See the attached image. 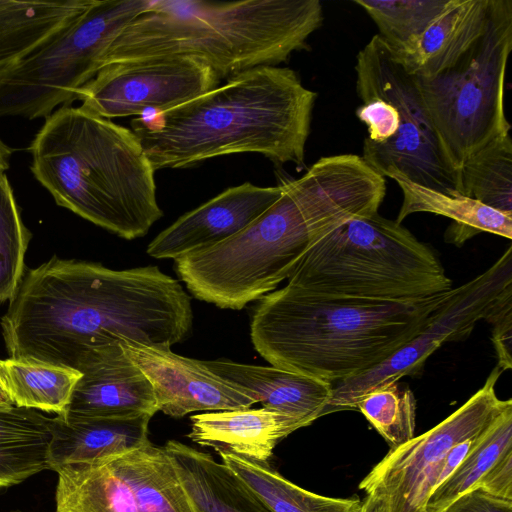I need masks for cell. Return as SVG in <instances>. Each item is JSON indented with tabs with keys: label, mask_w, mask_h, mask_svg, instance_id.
I'll return each instance as SVG.
<instances>
[{
	"label": "cell",
	"mask_w": 512,
	"mask_h": 512,
	"mask_svg": "<svg viewBox=\"0 0 512 512\" xmlns=\"http://www.w3.org/2000/svg\"><path fill=\"white\" fill-rule=\"evenodd\" d=\"M192 322L189 295L157 266L114 270L54 256L25 269L0 324L9 358L81 372L122 342L171 348Z\"/></svg>",
	"instance_id": "1"
},
{
	"label": "cell",
	"mask_w": 512,
	"mask_h": 512,
	"mask_svg": "<svg viewBox=\"0 0 512 512\" xmlns=\"http://www.w3.org/2000/svg\"><path fill=\"white\" fill-rule=\"evenodd\" d=\"M317 93L288 67L260 66L152 118L131 122L153 169L257 153L302 167Z\"/></svg>",
	"instance_id": "2"
},
{
	"label": "cell",
	"mask_w": 512,
	"mask_h": 512,
	"mask_svg": "<svg viewBox=\"0 0 512 512\" xmlns=\"http://www.w3.org/2000/svg\"><path fill=\"white\" fill-rule=\"evenodd\" d=\"M449 291L393 302L287 284L261 297L252 314L251 341L272 366L337 384L378 366L410 341Z\"/></svg>",
	"instance_id": "3"
},
{
	"label": "cell",
	"mask_w": 512,
	"mask_h": 512,
	"mask_svg": "<svg viewBox=\"0 0 512 512\" xmlns=\"http://www.w3.org/2000/svg\"><path fill=\"white\" fill-rule=\"evenodd\" d=\"M323 20L319 0H156L119 32L103 66L184 56L204 62L220 80L228 79L288 61L307 49Z\"/></svg>",
	"instance_id": "4"
},
{
	"label": "cell",
	"mask_w": 512,
	"mask_h": 512,
	"mask_svg": "<svg viewBox=\"0 0 512 512\" xmlns=\"http://www.w3.org/2000/svg\"><path fill=\"white\" fill-rule=\"evenodd\" d=\"M29 150L35 178L59 206L121 238L143 237L163 216L139 140L110 119L62 106Z\"/></svg>",
	"instance_id": "5"
},
{
	"label": "cell",
	"mask_w": 512,
	"mask_h": 512,
	"mask_svg": "<svg viewBox=\"0 0 512 512\" xmlns=\"http://www.w3.org/2000/svg\"><path fill=\"white\" fill-rule=\"evenodd\" d=\"M288 285L325 295L414 301L452 289L429 246L378 212L328 232L305 254Z\"/></svg>",
	"instance_id": "6"
},
{
	"label": "cell",
	"mask_w": 512,
	"mask_h": 512,
	"mask_svg": "<svg viewBox=\"0 0 512 512\" xmlns=\"http://www.w3.org/2000/svg\"><path fill=\"white\" fill-rule=\"evenodd\" d=\"M280 198L245 229L214 246L174 260L191 294L222 309L241 310L289 278L334 224L287 182Z\"/></svg>",
	"instance_id": "7"
},
{
	"label": "cell",
	"mask_w": 512,
	"mask_h": 512,
	"mask_svg": "<svg viewBox=\"0 0 512 512\" xmlns=\"http://www.w3.org/2000/svg\"><path fill=\"white\" fill-rule=\"evenodd\" d=\"M512 50V1L491 0L482 34L450 66L415 76L443 148L459 171L491 141L510 133L504 106Z\"/></svg>",
	"instance_id": "8"
},
{
	"label": "cell",
	"mask_w": 512,
	"mask_h": 512,
	"mask_svg": "<svg viewBox=\"0 0 512 512\" xmlns=\"http://www.w3.org/2000/svg\"><path fill=\"white\" fill-rule=\"evenodd\" d=\"M151 0H96L70 26L34 53L0 72V117H48L103 66L119 32Z\"/></svg>",
	"instance_id": "9"
},
{
	"label": "cell",
	"mask_w": 512,
	"mask_h": 512,
	"mask_svg": "<svg viewBox=\"0 0 512 512\" xmlns=\"http://www.w3.org/2000/svg\"><path fill=\"white\" fill-rule=\"evenodd\" d=\"M359 99L377 97L398 111V130L382 145H363V160L383 177L398 175L413 183L457 196L460 173L450 162L419 92L416 78L376 34L356 56Z\"/></svg>",
	"instance_id": "10"
},
{
	"label": "cell",
	"mask_w": 512,
	"mask_h": 512,
	"mask_svg": "<svg viewBox=\"0 0 512 512\" xmlns=\"http://www.w3.org/2000/svg\"><path fill=\"white\" fill-rule=\"evenodd\" d=\"M57 474V512H196L175 460L149 440Z\"/></svg>",
	"instance_id": "11"
},
{
	"label": "cell",
	"mask_w": 512,
	"mask_h": 512,
	"mask_svg": "<svg viewBox=\"0 0 512 512\" xmlns=\"http://www.w3.org/2000/svg\"><path fill=\"white\" fill-rule=\"evenodd\" d=\"M512 292V247L483 273L449 291L422 329L378 366L333 386L323 415L356 409L359 399L378 386L416 375L444 343L467 338L499 301Z\"/></svg>",
	"instance_id": "12"
},
{
	"label": "cell",
	"mask_w": 512,
	"mask_h": 512,
	"mask_svg": "<svg viewBox=\"0 0 512 512\" xmlns=\"http://www.w3.org/2000/svg\"><path fill=\"white\" fill-rule=\"evenodd\" d=\"M502 369L496 365L485 384L459 409L424 434L391 448L359 484L368 494L387 500V512H424L435 490L441 462L457 443L483 433L509 406L495 385Z\"/></svg>",
	"instance_id": "13"
},
{
	"label": "cell",
	"mask_w": 512,
	"mask_h": 512,
	"mask_svg": "<svg viewBox=\"0 0 512 512\" xmlns=\"http://www.w3.org/2000/svg\"><path fill=\"white\" fill-rule=\"evenodd\" d=\"M204 62L160 56L109 63L75 94L83 111L106 119L165 112L219 86Z\"/></svg>",
	"instance_id": "14"
},
{
	"label": "cell",
	"mask_w": 512,
	"mask_h": 512,
	"mask_svg": "<svg viewBox=\"0 0 512 512\" xmlns=\"http://www.w3.org/2000/svg\"><path fill=\"white\" fill-rule=\"evenodd\" d=\"M129 359L150 381L158 411L179 418L198 411L251 407L255 402L211 372L201 360L136 342H122Z\"/></svg>",
	"instance_id": "15"
},
{
	"label": "cell",
	"mask_w": 512,
	"mask_h": 512,
	"mask_svg": "<svg viewBox=\"0 0 512 512\" xmlns=\"http://www.w3.org/2000/svg\"><path fill=\"white\" fill-rule=\"evenodd\" d=\"M282 185L261 187L250 182L227 188L199 207L180 216L148 245L157 259H177L239 233L281 196Z\"/></svg>",
	"instance_id": "16"
},
{
	"label": "cell",
	"mask_w": 512,
	"mask_h": 512,
	"mask_svg": "<svg viewBox=\"0 0 512 512\" xmlns=\"http://www.w3.org/2000/svg\"><path fill=\"white\" fill-rule=\"evenodd\" d=\"M81 373L63 415L130 418L158 411L150 381L120 344L103 351Z\"/></svg>",
	"instance_id": "17"
},
{
	"label": "cell",
	"mask_w": 512,
	"mask_h": 512,
	"mask_svg": "<svg viewBox=\"0 0 512 512\" xmlns=\"http://www.w3.org/2000/svg\"><path fill=\"white\" fill-rule=\"evenodd\" d=\"M203 364L255 403L296 420L302 427L323 416L332 396L331 383L272 365L220 359L203 361Z\"/></svg>",
	"instance_id": "18"
},
{
	"label": "cell",
	"mask_w": 512,
	"mask_h": 512,
	"mask_svg": "<svg viewBox=\"0 0 512 512\" xmlns=\"http://www.w3.org/2000/svg\"><path fill=\"white\" fill-rule=\"evenodd\" d=\"M190 420L188 437L193 442L259 462H268L275 446L302 428L296 420L264 407L204 412Z\"/></svg>",
	"instance_id": "19"
},
{
	"label": "cell",
	"mask_w": 512,
	"mask_h": 512,
	"mask_svg": "<svg viewBox=\"0 0 512 512\" xmlns=\"http://www.w3.org/2000/svg\"><path fill=\"white\" fill-rule=\"evenodd\" d=\"M152 416L130 418H77L57 415L51 418L49 469L92 461L134 449L148 439Z\"/></svg>",
	"instance_id": "20"
},
{
	"label": "cell",
	"mask_w": 512,
	"mask_h": 512,
	"mask_svg": "<svg viewBox=\"0 0 512 512\" xmlns=\"http://www.w3.org/2000/svg\"><path fill=\"white\" fill-rule=\"evenodd\" d=\"M491 0H451L415 46L394 52L414 76L429 77L453 64L482 34Z\"/></svg>",
	"instance_id": "21"
},
{
	"label": "cell",
	"mask_w": 512,
	"mask_h": 512,
	"mask_svg": "<svg viewBox=\"0 0 512 512\" xmlns=\"http://www.w3.org/2000/svg\"><path fill=\"white\" fill-rule=\"evenodd\" d=\"M96 0H0V72L48 43Z\"/></svg>",
	"instance_id": "22"
},
{
	"label": "cell",
	"mask_w": 512,
	"mask_h": 512,
	"mask_svg": "<svg viewBox=\"0 0 512 512\" xmlns=\"http://www.w3.org/2000/svg\"><path fill=\"white\" fill-rule=\"evenodd\" d=\"M175 460L196 512H272L225 464L209 453L170 440L164 446Z\"/></svg>",
	"instance_id": "23"
},
{
	"label": "cell",
	"mask_w": 512,
	"mask_h": 512,
	"mask_svg": "<svg viewBox=\"0 0 512 512\" xmlns=\"http://www.w3.org/2000/svg\"><path fill=\"white\" fill-rule=\"evenodd\" d=\"M394 179L403 193V201L396 222L401 223L413 213L426 212L453 220L445 240L462 243L481 232L512 238V215L494 210L477 200L457 195L450 196L413 183L398 175Z\"/></svg>",
	"instance_id": "24"
},
{
	"label": "cell",
	"mask_w": 512,
	"mask_h": 512,
	"mask_svg": "<svg viewBox=\"0 0 512 512\" xmlns=\"http://www.w3.org/2000/svg\"><path fill=\"white\" fill-rule=\"evenodd\" d=\"M51 418L38 410L0 406V488L49 469Z\"/></svg>",
	"instance_id": "25"
},
{
	"label": "cell",
	"mask_w": 512,
	"mask_h": 512,
	"mask_svg": "<svg viewBox=\"0 0 512 512\" xmlns=\"http://www.w3.org/2000/svg\"><path fill=\"white\" fill-rule=\"evenodd\" d=\"M225 464L272 512H360L358 498H331L307 491L280 475L268 462L219 452Z\"/></svg>",
	"instance_id": "26"
},
{
	"label": "cell",
	"mask_w": 512,
	"mask_h": 512,
	"mask_svg": "<svg viewBox=\"0 0 512 512\" xmlns=\"http://www.w3.org/2000/svg\"><path fill=\"white\" fill-rule=\"evenodd\" d=\"M0 376L15 406L65 414L82 373L43 362L0 360Z\"/></svg>",
	"instance_id": "27"
},
{
	"label": "cell",
	"mask_w": 512,
	"mask_h": 512,
	"mask_svg": "<svg viewBox=\"0 0 512 512\" xmlns=\"http://www.w3.org/2000/svg\"><path fill=\"white\" fill-rule=\"evenodd\" d=\"M512 450V405L479 436L455 471L429 496L424 512H440L454 499L476 488L485 474Z\"/></svg>",
	"instance_id": "28"
},
{
	"label": "cell",
	"mask_w": 512,
	"mask_h": 512,
	"mask_svg": "<svg viewBox=\"0 0 512 512\" xmlns=\"http://www.w3.org/2000/svg\"><path fill=\"white\" fill-rule=\"evenodd\" d=\"M463 196L512 215V139L503 135L473 154L459 169Z\"/></svg>",
	"instance_id": "29"
},
{
	"label": "cell",
	"mask_w": 512,
	"mask_h": 512,
	"mask_svg": "<svg viewBox=\"0 0 512 512\" xmlns=\"http://www.w3.org/2000/svg\"><path fill=\"white\" fill-rule=\"evenodd\" d=\"M451 0H354L374 21L394 52L411 50Z\"/></svg>",
	"instance_id": "30"
},
{
	"label": "cell",
	"mask_w": 512,
	"mask_h": 512,
	"mask_svg": "<svg viewBox=\"0 0 512 512\" xmlns=\"http://www.w3.org/2000/svg\"><path fill=\"white\" fill-rule=\"evenodd\" d=\"M358 409L386 442L395 448L415 433L416 401L409 388L398 382L376 387L357 402Z\"/></svg>",
	"instance_id": "31"
},
{
	"label": "cell",
	"mask_w": 512,
	"mask_h": 512,
	"mask_svg": "<svg viewBox=\"0 0 512 512\" xmlns=\"http://www.w3.org/2000/svg\"><path fill=\"white\" fill-rule=\"evenodd\" d=\"M30 239L8 178L0 173V303L10 300L24 274Z\"/></svg>",
	"instance_id": "32"
},
{
	"label": "cell",
	"mask_w": 512,
	"mask_h": 512,
	"mask_svg": "<svg viewBox=\"0 0 512 512\" xmlns=\"http://www.w3.org/2000/svg\"><path fill=\"white\" fill-rule=\"evenodd\" d=\"M493 326L492 342L502 371L512 366V292L504 296L486 319Z\"/></svg>",
	"instance_id": "33"
},
{
	"label": "cell",
	"mask_w": 512,
	"mask_h": 512,
	"mask_svg": "<svg viewBox=\"0 0 512 512\" xmlns=\"http://www.w3.org/2000/svg\"><path fill=\"white\" fill-rule=\"evenodd\" d=\"M440 512H512V500L476 487L458 496Z\"/></svg>",
	"instance_id": "34"
},
{
	"label": "cell",
	"mask_w": 512,
	"mask_h": 512,
	"mask_svg": "<svg viewBox=\"0 0 512 512\" xmlns=\"http://www.w3.org/2000/svg\"><path fill=\"white\" fill-rule=\"evenodd\" d=\"M477 487L496 497L512 500V450L494 464Z\"/></svg>",
	"instance_id": "35"
},
{
	"label": "cell",
	"mask_w": 512,
	"mask_h": 512,
	"mask_svg": "<svg viewBox=\"0 0 512 512\" xmlns=\"http://www.w3.org/2000/svg\"><path fill=\"white\" fill-rule=\"evenodd\" d=\"M481 434L461 441L449 450L441 462L436 488L440 486L461 464Z\"/></svg>",
	"instance_id": "36"
},
{
	"label": "cell",
	"mask_w": 512,
	"mask_h": 512,
	"mask_svg": "<svg viewBox=\"0 0 512 512\" xmlns=\"http://www.w3.org/2000/svg\"><path fill=\"white\" fill-rule=\"evenodd\" d=\"M360 512H387V500L379 494H368L362 501Z\"/></svg>",
	"instance_id": "37"
},
{
	"label": "cell",
	"mask_w": 512,
	"mask_h": 512,
	"mask_svg": "<svg viewBox=\"0 0 512 512\" xmlns=\"http://www.w3.org/2000/svg\"><path fill=\"white\" fill-rule=\"evenodd\" d=\"M11 148L0 138V173H4L10 166Z\"/></svg>",
	"instance_id": "38"
},
{
	"label": "cell",
	"mask_w": 512,
	"mask_h": 512,
	"mask_svg": "<svg viewBox=\"0 0 512 512\" xmlns=\"http://www.w3.org/2000/svg\"><path fill=\"white\" fill-rule=\"evenodd\" d=\"M14 405L5 384L0 376V406H12Z\"/></svg>",
	"instance_id": "39"
}]
</instances>
